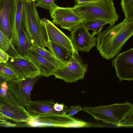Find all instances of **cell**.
Wrapping results in <instances>:
<instances>
[{
    "instance_id": "cell-1",
    "label": "cell",
    "mask_w": 133,
    "mask_h": 133,
    "mask_svg": "<svg viewBox=\"0 0 133 133\" xmlns=\"http://www.w3.org/2000/svg\"><path fill=\"white\" fill-rule=\"evenodd\" d=\"M133 34V20L125 18L117 24L110 25L101 31L96 37V48L101 56L107 59L119 53L123 46Z\"/></svg>"
},
{
    "instance_id": "cell-2",
    "label": "cell",
    "mask_w": 133,
    "mask_h": 133,
    "mask_svg": "<svg viewBox=\"0 0 133 133\" xmlns=\"http://www.w3.org/2000/svg\"><path fill=\"white\" fill-rule=\"evenodd\" d=\"M72 8L84 21L99 20L114 25L119 18L113 0H94L76 3Z\"/></svg>"
},
{
    "instance_id": "cell-3",
    "label": "cell",
    "mask_w": 133,
    "mask_h": 133,
    "mask_svg": "<svg viewBox=\"0 0 133 133\" xmlns=\"http://www.w3.org/2000/svg\"><path fill=\"white\" fill-rule=\"evenodd\" d=\"M22 24L33 43L38 47L45 48L42 22L34 1L23 0Z\"/></svg>"
},
{
    "instance_id": "cell-4",
    "label": "cell",
    "mask_w": 133,
    "mask_h": 133,
    "mask_svg": "<svg viewBox=\"0 0 133 133\" xmlns=\"http://www.w3.org/2000/svg\"><path fill=\"white\" fill-rule=\"evenodd\" d=\"M83 110L96 120L117 126L133 110V105L127 102L124 103H115L94 107L85 106Z\"/></svg>"
},
{
    "instance_id": "cell-5",
    "label": "cell",
    "mask_w": 133,
    "mask_h": 133,
    "mask_svg": "<svg viewBox=\"0 0 133 133\" xmlns=\"http://www.w3.org/2000/svg\"><path fill=\"white\" fill-rule=\"evenodd\" d=\"M27 125L31 127L82 128L89 127L90 123L68 114L50 113L32 116Z\"/></svg>"
},
{
    "instance_id": "cell-6",
    "label": "cell",
    "mask_w": 133,
    "mask_h": 133,
    "mask_svg": "<svg viewBox=\"0 0 133 133\" xmlns=\"http://www.w3.org/2000/svg\"><path fill=\"white\" fill-rule=\"evenodd\" d=\"M88 65L84 63L78 51L74 50L69 62L57 68L53 75L56 78L64 80L67 83L77 82L84 79Z\"/></svg>"
},
{
    "instance_id": "cell-7",
    "label": "cell",
    "mask_w": 133,
    "mask_h": 133,
    "mask_svg": "<svg viewBox=\"0 0 133 133\" xmlns=\"http://www.w3.org/2000/svg\"><path fill=\"white\" fill-rule=\"evenodd\" d=\"M42 76L40 74L21 79L6 81L8 90L17 99L19 105L25 108L32 101L31 92L37 81Z\"/></svg>"
},
{
    "instance_id": "cell-8",
    "label": "cell",
    "mask_w": 133,
    "mask_h": 133,
    "mask_svg": "<svg viewBox=\"0 0 133 133\" xmlns=\"http://www.w3.org/2000/svg\"><path fill=\"white\" fill-rule=\"evenodd\" d=\"M49 12L53 23L70 32L84 21L72 7H62L58 6Z\"/></svg>"
},
{
    "instance_id": "cell-9",
    "label": "cell",
    "mask_w": 133,
    "mask_h": 133,
    "mask_svg": "<svg viewBox=\"0 0 133 133\" xmlns=\"http://www.w3.org/2000/svg\"><path fill=\"white\" fill-rule=\"evenodd\" d=\"M17 0H0V30L11 42L15 24Z\"/></svg>"
},
{
    "instance_id": "cell-10",
    "label": "cell",
    "mask_w": 133,
    "mask_h": 133,
    "mask_svg": "<svg viewBox=\"0 0 133 133\" xmlns=\"http://www.w3.org/2000/svg\"><path fill=\"white\" fill-rule=\"evenodd\" d=\"M117 77L121 82L133 80V49L118 54L112 61Z\"/></svg>"
},
{
    "instance_id": "cell-11",
    "label": "cell",
    "mask_w": 133,
    "mask_h": 133,
    "mask_svg": "<svg viewBox=\"0 0 133 133\" xmlns=\"http://www.w3.org/2000/svg\"><path fill=\"white\" fill-rule=\"evenodd\" d=\"M83 22L71 32L70 38L75 50L88 52L96 46L97 39L95 35L89 33Z\"/></svg>"
},
{
    "instance_id": "cell-12",
    "label": "cell",
    "mask_w": 133,
    "mask_h": 133,
    "mask_svg": "<svg viewBox=\"0 0 133 133\" xmlns=\"http://www.w3.org/2000/svg\"><path fill=\"white\" fill-rule=\"evenodd\" d=\"M41 19L46 43L49 40L64 47L71 52L75 50L70 38L49 19L45 18Z\"/></svg>"
},
{
    "instance_id": "cell-13",
    "label": "cell",
    "mask_w": 133,
    "mask_h": 133,
    "mask_svg": "<svg viewBox=\"0 0 133 133\" xmlns=\"http://www.w3.org/2000/svg\"><path fill=\"white\" fill-rule=\"evenodd\" d=\"M5 63L18 79L34 76L39 74L34 64L25 57L15 58L9 57Z\"/></svg>"
},
{
    "instance_id": "cell-14",
    "label": "cell",
    "mask_w": 133,
    "mask_h": 133,
    "mask_svg": "<svg viewBox=\"0 0 133 133\" xmlns=\"http://www.w3.org/2000/svg\"><path fill=\"white\" fill-rule=\"evenodd\" d=\"M0 113L9 120L17 123H26L32 117L25 108L11 104L0 95Z\"/></svg>"
},
{
    "instance_id": "cell-15",
    "label": "cell",
    "mask_w": 133,
    "mask_h": 133,
    "mask_svg": "<svg viewBox=\"0 0 133 133\" xmlns=\"http://www.w3.org/2000/svg\"><path fill=\"white\" fill-rule=\"evenodd\" d=\"M24 57L34 64L42 76L49 77L53 75L57 69L39 54L34 48L29 50Z\"/></svg>"
},
{
    "instance_id": "cell-16",
    "label": "cell",
    "mask_w": 133,
    "mask_h": 133,
    "mask_svg": "<svg viewBox=\"0 0 133 133\" xmlns=\"http://www.w3.org/2000/svg\"><path fill=\"white\" fill-rule=\"evenodd\" d=\"M54 103L52 100L32 101L26 107V110L32 116L46 114H68L65 111L58 112L54 108Z\"/></svg>"
},
{
    "instance_id": "cell-17",
    "label": "cell",
    "mask_w": 133,
    "mask_h": 133,
    "mask_svg": "<svg viewBox=\"0 0 133 133\" xmlns=\"http://www.w3.org/2000/svg\"><path fill=\"white\" fill-rule=\"evenodd\" d=\"M45 47L64 65L69 62L71 57L72 52L53 42L48 40L46 43Z\"/></svg>"
},
{
    "instance_id": "cell-18",
    "label": "cell",
    "mask_w": 133,
    "mask_h": 133,
    "mask_svg": "<svg viewBox=\"0 0 133 133\" xmlns=\"http://www.w3.org/2000/svg\"><path fill=\"white\" fill-rule=\"evenodd\" d=\"M36 46L28 37L22 24L18 43L15 46L16 50L22 57H24L29 50Z\"/></svg>"
},
{
    "instance_id": "cell-19",
    "label": "cell",
    "mask_w": 133,
    "mask_h": 133,
    "mask_svg": "<svg viewBox=\"0 0 133 133\" xmlns=\"http://www.w3.org/2000/svg\"><path fill=\"white\" fill-rule=\"evenodd\" d=\"M23 0H17L15 24L12 32L11 42L15 46L17 44L22 26Z\"/></svg>"
},
{
    "instance_id": "cell-20",
    "label": "cell",
    "mask_w": 133,
    "mask_h": 133,
    "mask_svg": "<svg viewBox=\"0 0 133 133\" xmlns=\"http://www.w3.org/2000/svg\"><path fill=\"white\" fill-rule=\"evenodd\" d=\"M0 47L11 57L22 58L16 50L12 42L0 30Z\"/></svg>"
},
{
    "instance_id": "cell-21",
    "label": "cell",
    "mask_w": 133,
    "mask_h": 133,
    "mask_svg": "<svg viewBox=\"0 0 133 133\" xmlns=\"http://www.w3.org/2000/svg\"><path fill=\"white\" fill-rule=\"evenodd\" d=\"M34 48L39 54L57 68L64 65L49 50L37 46H36Z\"/></svg>"
},
{
    "instance_id": "cell-22",
    "label": "cell",
    "mask_w": 133,
    "mask_h": 133,
    "mask_svg": "<svg viewBox=\"0 0 133 133\" xmlns=\"http://www.w3.org/2000/svg\"><path fill=\"white\" fill-rule=\"evenodd\" d=\"M84 23L88 31L92 30V34L94 35L98 34L103 28V26L108 23L99 20H85Z\"/></svg>"
},
{
    "instance_id": "cell-23",
    "label": "cell",
    "mask_w": 133,
    "mask_h": 133,
    "mask_svg": "<svg viewBox=\"0 0 133 133\" xmlns=\"http://www.w3.org/2000/svg\"><path fill=\"white\" fill-rule=\"evenodd\" d=\"M121 5L125 18L133 20V0H121Z\"/></svg>"
},
{
    "instance_id": "cell-24",
    "label": "cell",
    "mask_w": 133,
    "mask_h": 133,
    "mask_svg": "<svg viewBox=\"0 0 133 133\" xmlns=\"http://www.w3.org/2000/svg\"><path fill=\"white\" fill-rule=\"evenodd\" d=\"M0 75L6 81L16 79L17 78L13 71L6 65L5 63L0 62Z\"/></svg>"
},
{
    "instance_id": "cell-25",
    "label": "cell",
    "mask_w": 133,
    "mask_h": 133,
    "mask_svg": "<svg viewBox=\"0 0 133 133\" xmlns=\"http://www.w3.org/2000/svg\"><path fill=\"white\" fill-rule=\"evenodd\" d=\"M55 0H36L34 2L36 7L51 11L58 5L55 3Z\"/></svg>"
},
{
    "instance_id": "cell-26",
    "label": "cell",
    "mask_w": 133,
    "mask_h": 133,
    "mask_svg": "<svg viewBox=\"0 0 133 133\" xmlns=\"http://www.w3.org/2000/svg\"><path fill=\"white\" fill-rule=\"evenodd\" d=\"M1 86L0 85V95L11 104L20 107L15 96L8 89L5 91H3L1 89Z\"/></svg>"
},
{
    "instance_id": "cell-27",
    "label": "cell",
    "mask_w": 133,
    "mask_h": 133,
    "mask_svg": "<svg viewBox=\"0 0 133 133\" xmlns=\"http://www.w3.org/2000/svg\"><path fill=\"white\" fill-rule=\"evenodd\" d=\"M133 110L128 116L122 121L119 123L117 127H126L132 128L133 126Z\"/></svg>"
},
{
    "instance_id": "cell-28",
    "label": "cell",
    "mask_w": 133,
    "mask_h": 133,
    "mask_svg": "<svg viewBox=\"0 0 133 133\" xmlns=\"http://www.w3.org/2000/svg\"><path fill=\"white\" fill-rule=\"evenodd\" d=\"M68 112V115L71 116H72L79 111L83 110V108L80 105L71 106Z\"/></svg>"
},
{
    "instance_id": "cell-29",
    "label": "cell",
    "mask_w": 133,
    "mask_h": 133,
    "mask_svg": "<svg viewBox=\"0 0 133 133\" xmlns=\"http://www.w3.org/2000/svg\"><path fill=\"white\" fill-rule=\"evenodd\" d=\"M54 108L56 111L58 112L65 111L68 112L69 110L67 106L64 105L63 103H59L58 102L54 103Z\"/></svg>"
},
{
    "instance_id": "cell-30",
    "label": "cell",
    "mask_w": 133,
    "mask_h": 133,
    "mask_svg": "<svg viewBox=\"0 0 133 133\" xmlns=\"http://www.w3.org/2000/svg\"><path fill=\"white\" fill-rule=\"evenodd\" d=\"M9 57L8 55L0 47V62L6 63Z\"/></svg>"
},
{
    "instance_id": "cell-31",
    "label": "cell",
    "mask_w": 133,
    "mask_h": 133,
    "mask_svg": "<svg viewBox=\"0 0 133 133\" xmlns=\"http://www.w3.org/2000/svg\"><path fill=\"white\" fill-rule=\"evenodd\" d=\"M16 126V124L11 123V121L0 118V127H14Z\"/></svg>"
},
{
    "instance_id": "cell-32",
    "label": "cell",
    "mask_w": 133,
    "mask_h": 133,
    "mask_svg": "<svg viewBox=\"0 0 133 133\" xmlns=\"http://www.w3.org/2000/svg\"><path fill=\"white\" fill-rule=\"evenodd\" d=\"M1 89L3 91H6L8 89V87L6 81L4 82L1 85Z\"/></svg>"
},
{
    "instance_id": "cell-33",
    "label": "cell",
    "mask_w": 133,
    "mask_h": 133,
    "mask_svg": "<svg viewBox=\"0 0 133 133\" xmlns=\"http://www.w3.org/2000/svg\"><path fill=\"white\" fill-rule=\"evenodd\" d=\"M94 0H75V3L77 4H82L87 3Z\"/></svg>"
},
{
    "instance_id": "cell-34",
    "label": "cell",
    "mask_w": 133,
    "mask_h": 133,
    "mask_svg": "<svg viewBox=\"0 0 133 133\" xmlns=\"http://www.w3.org/2000/svg\"><path fill=\"white\" fill-rule=\"evenodd\" d=\"M5 81H6L4 78L0 75V85L2 84Z\"/></svg>"
},
{
    "instance_id": "cell-35",
    "label": "cell",
    "mask_w": 133,
    "mask_h": 133,
    "mask_svg": "<svg viewBox=\"0 0 133 133\" xmlns=\"http://www.w3.org/2000/svg\"><path fill=\"white\" fill-rule=\"evenodd\" d=\"M0 118L6 120H9L7 117L1 113H0Z\"/></svg>"
},
{
    "instance_id": "cell-36",
    "label": "cell",
    "mask_w": 133,
    "mask_h": 133,
    "mask_svg": "<svg viewBox=\"0 0 133 133\" xmlns=\"http://www.w3.org/2000/svg\"><path fill=\"white\" fill-rule=\"evenodd\" d=\"M28 1H32V0H25Z\"/></svg>"
},
{
    "instance_id": "cell-37",
    "label": "cell",
    "mask_w": 133,
    "mask_h": 133,
    "mask_svg": "<svg viewBox=\"0 0 133 133\" xmlns=\"http://www.w3.org/2000/svg\"><path fill=\"white\" fill-rule=\"evenodd\" d=\"M32 1H34L36 0H32Z\"/></svg>"
}]
</instances>
